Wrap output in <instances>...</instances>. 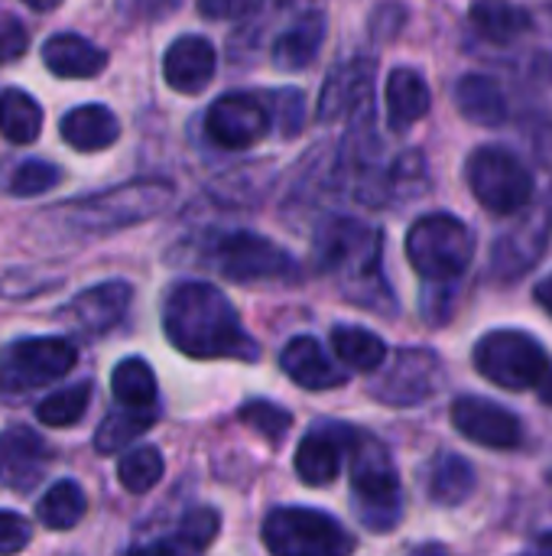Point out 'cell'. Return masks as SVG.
I'll use <instances>...</instances> for the list:
<instances>
[{"mask_svg": "<svg viewBox=\"0 0 552 556\" xmlns=\"http://www.w3.org/2000/svg\"><path fill=\"white\" fill-rule=\"evenodd\" d=\"M163 329L166 339L189 358H260V349L241 326L234 306L211 283H176L163 303Z\"/></svg>", "mask_w": 552, "mask_h": 556, "instance_id": "1", "label": "cell"}, {"mask_svg": "<svg viewBox=\"0 0 552 556\" xmlns=\"http://www.w3.org/2000/svg\"><path fill=\"white\" fill-rule=\"evenodd\" d=\"M381 231L355 218H332L316 238V264L322 274H335L342 290L371 309H394V296L381 274Z\"/></svg>", "mask_w": 552, "mask_h": 556, "instance_id": "2", "label": "cell"}, {"mask_svg": "<svg viewBox=\"0 0 552 556\" xmlns=\"http://www.w3.org/2000/svg\"><path fill=\"white\" fill-rule=\"evenodd\" d=\"M172 199L176 189L166 179H130L117 189L59 205L52 212V222H59L72 235H111L156 218L163 208H169Z\"/></svg>", "mask_w": 552, "mask_h": 556, "instance_id": "3", "label": "cell"}, {"mask_svg": "<svg viewBox=\"0 0 552 556\" xmlns=\"http://www.w3.org/2000/svg\"><path fill=\"white\" fill-rule=\"evenodd\" d=\"M351 456V492H355V511L364 528L371 531H390L400 525L403 515V495H400V476L387 453V446L374 437L355 433L348 437Z\"/></svg>", "mask_w": 552, "mask_h": 556, "instance_id": "4", "label": "cell"}, {"mask_svg": "<svg viewBox=\"0 0 552 556\" xmlns=\"http://www.w3.org/2000/svg\"><path fill=\"white\" fill-rule=\"evenodd\" d=\"M407 257L420 277L433 283H449L468 270L475 257V235L462 218L433 212L413 222L407 235Z\"/></svg>", "mask_w": 552, "mask_h": 556, "instance_id": "5", "label": "cell"}, {"mask_svg": "<svg viewBox=\"0 0 552 556\" xmlns=\"http://www.w3.org/2000/svg\"><path fill=\"white\" fill-rule=\"evenodd\" d=\"M205 264L234 283H290L299 280V264L280 244L254 231H224L208 238Z\"/></svg>", "mask_w": 552, "mask_h": 556, "instance_id": "6", "label": "cell"}, {"mask_svg": "<svg viewBox=\"0 0 552 556\" xmlns=\"http://www.w3.org/2000/svg\"><path fill=\"white\" fill-rule=\"evenodd\" d=\"M264 544L273 556H351L355 538L325 511L277 508L264 521Z\"/></svg>", "mask_w": 552, "mask_h": 556, "instance_id": "7", "label": "cell"}, {"mask_svg": "<svg viewBox=\"0 0 552 556\" xmlns=\"http://www.w3.org/2000/svg\"><path fill=\"white\" fill-rule=\"evenodd\" d=\"M472 195L495 215L521 212L534 199L530 169L508 147H478L465 163Z\"/></svg>", "mask_w": 552, "mask_h": 556, "instance_id": "8", "label": "cell"}, {"mask_svg": "<svg viewBox=\"0 0 552 556\" xmlns=\"http://www.w3.org/2000/svg\"><path fill=\"white\" fill-rule=\"evenodd\" d=\"M475 368L498 388L527 391V388H537V381L543 378L547 352L527 332L498 329V332H488L475 345Z\"/></svg>", "mask_w": 552, "mask_h": 556, "instance_id": "9", "label": "cell"}, {"mask_svg": "<svg viewBox=\"0 0 552 556\" xmlns=\"http://www.w3.org/2000/svg\"><path fill=\"white\" fill-rule=\"evenodd\" d=\"M78 362V352L68 339L42 336V339H20L3 349L0 355V388L10 394L42 388L55 378H65Z\"/></svg>", "mask_w": 552, "mask_h": 556, "instance_id": "10", "label": "cell"}, {"mask_svg": "<svg viewBox=\"0 0 552 556\" xmlns=\"http://www.w3.org/2000/svg\"><path fill=\"white\" fill-rule=\"evenodd\" d=\"M270 104L264 91H228L205 117V130L221 150H251L270 134Z\"/></svg>", "mask_w": 552, "mask_h": 556, "instance_id": "11", "label": "cell"}, {"mask_svg": "<svg viewBox=\"0 0 552 556\" xmlns=\"http://www.w3.org/2000/svg\"><path fill=\"white\" fill-rule=\"evenodd\" d=\"M442 384V362L426 349L397 352L394 365L381 375L371 394L390 407H416L429 401Z\"/></svg>", "mask_w": 552, "mask_h": 556, "instance_id": "12", "label": "cell"}, {"mask_svg": "<svg viewBox=\"0 0 552 556\" xmlns=\"http://www.w3.org/2000/svg\"><path fill=\"white\" fill-rule=\"evenodd\" d=\"M452 424L465 440L485 450H517L524 440L517 414L485 397H459L452 404Z\"/></svg>", "mask_w": 552, "mask_h": 556, "instance_id": "13", "label": "cell"}, {"mask_svg": "<svg viewBox=\"0 0 552 556\" xmlns=\"http://www.w3.org/2000/svg\"><path fill=\"white\" fill-rule=\"evenodd\" d=\"M130 300H133V290L124 280L94 283L91 290L78 293L68 306H62L59 319L78 336H101L127 316Z\"/></svg>", "mask_w": 552, "mask_h": 556, "instance_id": "14", "label": "cell"}, {"mask_svg": "<svg viewBox=\"0 0 552 556\" xmlns=\"http://www.w3.org/2000/svg\"><path fill=\"white\" fill-rule=\"evenodd\" d=\"M371 91H374V62L358 55L348 59L342 65L332 68V75L325 78V88L319 94V121H338L345 114H358L371 104Z\"/></svg>", "mask_w": 552, "mask_h": 556, "instance_id": "15", "label": "cell"}, {"mask_svg": "<svg viewBox=\"0 0 552 556\" xmlns=\"http://www.w3.org/2000/svg\"><path fill=\"white\" fill-rule=\"evenodd\" d=\"M49 466V446L46 440L29 427H10L0 437V479L16 492H33Z\"/></svg>", "mask_w": 552, "mask_h": 556, "instance_id": "16", "label": "cell"}, {"mask_svg": "<svg viewBox=\"0 0 552 556\" xmlns=\"http://www.w3.org/2000/svg\"><path fill=\"white\" fill-rule=\"evenodd\" d=\"M218 68V52L205 36H179L163 55V75L169 88L182 94H202Z\"/></svg>", "mask_w": 552, "mask_h": 556, "instance_id": "17", "label": "cell"}, {"mask_svg": "<svg viewBox=\"0 0 552 556\" xmlns=\"http://www.w3.org/2000/svg\"><path fill=\"white\" fill-rule=\"evenodd\" d=\"M351 427H325L303 437L296 446V476L306 485H329L342 469V453L348 450Z\"/></svg>", "mask_w": 552, "mask_h": 556, "instance_id": "18", "label": "cell"}, {"mask_svg": "<svg viewBox=\"0 0 552 556\" xmlns=\"http://www.w3.org/2000/svg\"><path fill=\"white\" fill-rule=\"evenodd\" d=\"M280 365L283 371L306 391H329L345 384V371L329 358V352L312 339V336H299L293 339L283 352H280Z\"/></svg>", "mask_w": 552, "mask_h": 556, "instance_id": "19", "label": "cell"}, {"mask_svg": "<svg viewBox=\"0 0 552 556\" xmlns=\"http://www.w3.org/2000/svg\"><path fill=\"white\" fill-rule=\"evenodd\" d=\"M325 42V13L303 10L277 39H273V65L283 72H299L316 62Z\"/></svg>", "mask_w": 552, "mask_h": 556, "instance_id": "20", "label": "cell"}, {"mask_svg": "<svg viewBox=\"0 0 552 556\" xmlns=\"http://www.w3.org/2000/svg\"><path fill=\"white\" fill-rule=\"evenodd\" d=\"M42 62L59 78H94L107 68V52L78 33H55L42 46Z\"/></svg>", "mask_w": 552, "mask_h": 556, "instance_id": "21", "label": "cell"}, {"mask_svg": "<svg viewBox=\"0 0 552 556\" xmlns=\"http://www.w3.org/2000/svg\"><path fill=\"white\" fill-rule=\"evenodd\" d=\"M59 130H62V140L72 150H78V153H98V150H107V147L117 143L120 121L104 104H78V108H72L62 117Z\"/></svg>", "mask_w": 552, "mask_h": 556, "instance_id": "22", "label": "cell"}, {"mask_svg": "<svg viewBox=\"0 0 552 556\" xmlns=\"http://www.w3.org/2000/svg\"><path fill=\"white\" fill-rule=\"evenodd\" d=\"M433 91L416 68H394L387 75V124L390 130H407L429 114Z\"/></svg>", "mask_w": 552, "mask_h": 556, "instance_id": "23", "label": "cell"}, {"mask_svg": "<svg viewBox=\"0 0 552 556\" xmlns=\"http://www.w3.org/2000/svg\"><path fill=\"white\" fill-rule=\"evenodd\" d=\"M455 104L459 114L478 127H501L508 121V98L504 88L491 75H465L455 85Z\"/></svg>", "mask_w": 552, "mask_h": 556, "instance_id": "24", "label": "cell"}, {"mask_svg": "<svg viewBox=\"0 0 552 556\" xmlns=\"http://www.w3.org/2000/svg\"><path fill=\"white\" fill-rule=\"evenodd\" d=\"M472 26L478 29V36H485L488 42H514L521 33L530 29V16L524 7L511 3V0H475L472 10Z\"/></svg>", "mask_w": 552, "mask_h": 556, "instance_id": "25", "label": "cell"}, {"mask_svg": "<svg viewBox=\"0 0 552 556\" xmlns=\"http://www.w3.org/2000/svg\"><path fill=\"white\" fill-rule=\"evenodd\" d=\"M332 349H335L338 362H345L351 371H377L387 358L384 339L361 326H335Z\"/></svg>", "mask_w": 552, "mask_h": 556, "instance_id": "26", "label": "cell"}, {"mask_svg": "<svg viewBox=\"0 0 552 556\" xmlns=\"http://www.w3.org/2000/svg\"><path fill=\"white\" fill-rule=\"evenodd\" d=\"M114 401L127 410H153L156 404V378L143 358H124L111 375Z\"/></svg>", "mask_w": 552, "mask_h": 556, "instance_id": "27", "label": "cell"}, {"mask_svg": "<svg viewBox=\"0 0 552 556\" xmlns=\"http://www.w3.org/2000/svg\"><path fill=\"white\" fill-rule=\"evenodd\" d=\"M42 127V108L33 94L10 88L0 94V134L10 143H33Z\"/></svg>", "mask_w": 552, "mask_h": 556, "instance_id": "28", "label": "cell"}, {"mask_svg": "<svg viewBox=\"0 0 552 556\" xmlns=\"http://www.w3.org/2000/svg\"><path fill=\"white\" fill-rule=\"evenodd\" d=\"M475 492V469L462 456H439L429 469V498L439 505H462Z\"/></svg>", "mask_w": 552, "mask_h": 556, "instance_id": "29", "label": "cell"}, {"mask_svg": "<svg viewBox=\"0 0 552 556\" xmlns=\"http://www.w3.org/2000/svg\"><path fill=\"white\" fill-rule=\"evenodd\" d=\"M153 420H156L153 410H127V407H124V410L111 414V417L98 427V433H94V450L104 453V456L124 453L137 437H143V433L153 427Z\"/></svg>", "mask_w": 552, "mask_h": 556, "instance_id": "30", "label": "cell"}, {"mask_svg": "<svg viewBox=\"0 0 552 556\" xmlns=\"http://www.w3.org/2000/svg\"><path fill=\"white\" fill-rule=\"evenodd\" d=\"M85 492L75 482H55L39 502V521L52 531H68L85 518Z\"/></svg>", "mask_w": 552, "mask_h": 556, "instance_id": "31", "label": "cell"}, {"mask_svg": "<svg viewBox=\"0 0 552 556\" xmlns=\"http://www.w3.org/2000/svg\"><path fill=\"white\" fill-rule=\"evenodd\" d=\"M163 469H166V463H163L159 450L140 446V450H127V453L120 456V463H117V479H120V485H124L127 492L143 495V492H150V489L163 479Z\"/></svg>", "mask_w": 552, "mask_h": 556, "instance_id": "32", "label": "cell"}, {"mask_svg": "<svg viewBox=\"0 0 552 556\" xmlns=\"http://www.w3.org/2000/svg\"><path fill=\"white\" fill-rule=\"evenodd\" d=\"M88 401H91V384H72V388H62V391L49 394L36 407V417L46 427H72V424H78L85 417Z\"/></svg>", "mask_w": 552, "mask_h": 556, "instance_id": "33", "label": "cell"}, {"mask_svg": "<svg viewBox=\"0 0 552 556\" xmlns=\"http://www.w3.org/2000/svg\"><path fill=\"white\" fill-rule=\"evenodd\" d=\"M267 104H270V121L283 137H296L306 124V94L299 88H280V91H267Z\"/></svg>", "mask_w": 552, "mask_h": 556, "instance_id": "34", "label": "cell"}, {"mask_svg": "<svg viewBox=\"0 0 552 556\" xmlns=\"http://www.w3.org/2000/svg\"><path fill=\"white\" fill-rule=\"evenodd\" d=\"M59 179H62V169H59V166H52V163H46V160H26V163H20V166L13 169L7 189H10V195H16V199H29V195L49 192Z\"/></svg>", "mask_w": 552, "mask_h": 556, "instance_id": "35", "label": "cell"}, {"mask_svg": "<svg viewBox=\"0 0 552 556\" xmlns=\"http://www.w3.org/2000/svg\"><path fill=\"white\" fill-rule=\"evenodd\" d=\"M238 417H241V424H247L251 430H257V433L267 437L270 443H280V440L286 437L290 424H293V417H290L283 407L270 404V401H254V404H247Z\"/></svg>", "mask_w": 552, "mask_h": 556, "instance_id": "36", "label": "cell"}, {"mask_svg": "<svg viewBox=\"0 0 552 556\" xmlns=\"http://www.w3.org/2000/svg\"><path fill=\"white\" fill-rule=\"evenodd\" d=\"M218 511H211V508H195V511H189L185 515V521H182V538L195 547V551H205L211 541H215V534H218Z\"/></svg>", "mask_w": 552, "mask_h": 556, "instance_id": "37", "label": "cell"}, {"mask_svg": "<svg viewBox=\"0 0 552 556\" xmlns=\"http://www.w3.org/2000/svg\"><path fill=\"white\" fill-rule=\"evenodd\" d=\"M182 7V0H117V10L130 23H156L172 16Z\"/></svg>", "mask_w": 552, "mask_h": 556, "instance_id": "38", "label": "cell"}, {"mask_svg": "<svg viewBox=\"0 0 552 556\" xmlns=\"http://www.w3.org/2000/svg\"><path fill=\"white\" fill-rule=\"evenodd\" d=\"M267 0H198V13L208 20H244L251 13H260ZM286 3V0H280Z\"/></svg>", "mask_w": 552, "mask_h": 556, "instance_id": "39", "label": "cell"}, {"mask_svg": "<svg viewBox=\"0 0 552 556\" xmlns=\"http://www.w3.org/2000/svg\"><path fill=\"white\" fill-rule=\"evenodd\" d=\"M29 538H33V531L20 515L0 511V556H16L29 544Z\"/></svg>", "mask_w": 552, "mask_h": 556, "instance_id": "40", "label": "cell"}, {"mask_svg": "<svg viewBox=\"0 0 552 556\" xmlns=\"http://www.w3.org/2000/svg\"><path fill=\"white\" fill-rule=\"evenodd\" d=\"M29 46V33L16 16H3L0 20V65L3 62H16Z\"/></svg>", "mask_w": 552, "mask_h": 556, "instance_id": "41", "label": "cell"}, {"mask_svg": "<svg viewBox=\"0 0 552 556\" xmlns=\"http://www.w3.org/2000/svg\"><path fill=\"white\" fill-rule=\"evenodd\" d=\"M202 551H195L182 534L176 538H163V541H153V544H143L137 547L130 556H198Z\"/></svg>", "mask_w": 552, "mask_h": 556, "instance_id": "42", "label": "cell"}, {"mask_svg": "<svg viewBox=\"0 0 552 556\" xmlns=\"http://www.w3.org/2000/svg\"><path fill=\"white\" fill-rule=\"evenodd\" d=\"M537 391H540V401H543V404H550V407H552V365H547L543 378L537 381Z\"/></svg>", "mask_w": 552, "mask_h": 556, "instance_id": "43", "label": "cell"}, {"mask_svg": "<svg viewBox=\"0 0 552 556\" xmlns=\"http://www.w3.org/2000/svg\"><path fill=\"white\" fill-rule=\"evenodd\" d=\"M537 303L552 316V277H547V280L537 287Z\"/></svg>", "mask_w": 552, "mask_h": 556, "instance_id": "44", "label": "cell"}, {"mask_svg": "<svg viewBox=\"0 0 552 556\" xmlns=\"http://www.w3.org/2000/svg\"><path fill=\"white\" fill-rule=\"evenodd\" d=\"M26 7H33V10H39V13H46V10H52V7H59L62 0H23Z\"/></svg>", "mask_w": 552, "mask_h": 556, "instance_id": "45", "label": "cell"}, {"mask_svg": "<svg viewBox=\"0 0 552 556\" xmlns=\"http://www.w3.org/2000/svg\"><path fill=\"white\" fill-rule=\"evenodd\" d=\"M416 556H446V551L442 547H423Z\"/></svg>", "mask_w": 552, "mask_h": 556, "instance_id": "46", "label": "cell"}]
</instances>
